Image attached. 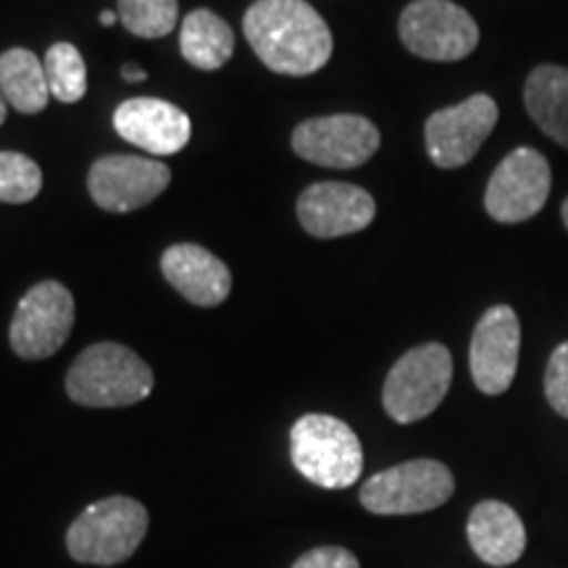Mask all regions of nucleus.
<instances>
[{"label": "nucleus", "mask_w": 568, "mask_h": 568, "mask_svg": "<svg viewBox=\"0 0 568 568\" xmlns=\"http://www.w3.org/2000/svg\"><path fill=\"white\" fill-rule=\"evenodd\" d=\"M453 382V355L445 345L424 343L389 368L382 403L397 424L422 422L435 414Z\"/></svg>", "instance_id": "obj_5"}, {"label": "nucleus", "mask_w": 568, "mask_h": 568, "mask_svg": "<svg viewBox=\"0 0 568 568\" xmlns=\"http://www.w3.org/2000/svg\"><path fill=\"white\" fill-rule=\"evenodd\" d=\"M122 74H124V80H126V82H145V80H148L145 69L138 67V63H124Z\"/></svg>", "instance_id": "obj_26"}, {"label": "nucleus", "mask_w": 568, "mask_h": 568, "mask_svg": "<svg viewBox=\"0 0 568 568\" xmlns=\"http://www.w3.org/2000/svg\"><path fill=\"white\" fill-rule=\"evenodd\" d=\"M382 134L372 119L358 113H335L297 124L293 151L301 159L326 169H355L379 151Z\"/></svg>", "instance_id": "obj_10"}, {"label": "nucleus", "mask_w": 568, "mask_h": 568, "mask_svg": "<svg viewBox=\"0 0 568 568\" xmlns=\"http://www.w3.org/2000/svg\"><path fill=\"white\" fill-rule=\"evenodd\" d=\"M403 45L426 61H460L479 45V27L471 13L453 0H414L397 21Z\"/></svg>", "instance_id": "obj_7"}, {"label": "nucleus", "mask_w": 568, "mask_h": 568, "mask_svg": "<svg viewBox=\"0 0 568 568\" xmlns=\"http://www.w3.org/2000/svg\"><path fill=\"white\" fill-rule=\"evenodd\" d=\"M293 568H361V564L351 550L337 548V545H324V548H314L297 558Z\"/></svg>", "instance_id": "obj_25"}, {"label": "nucleus", "mask_w": 568, "mask_h": 568, "mask_svg": "<svg viewBox=\"0 0 568 568\" xmlns=\"http://www.w3.org/2000/svg\"><path fill=\"white\" fill-rule=\"evenodd\" d=\"M0 92L19 113H40L51 101L42 61L27 48H11L0 55Z\"/></svg>", "instance_id": "obj_20"}, {"label": "nucleus", "mask_w": 568, "mask_h": 568, "mask_svg": "<svg viewBox=\"0 0 568 568\" xmlns=\"http://www.w3.org/2000/svg\"><path fill=\"white\" fill-rule=\"evenodd\" d=\"M119 21L126 32L145 40L166 38L180 21L176 0H119Z\"/></svg>", "instance_id": "obj_22"}, {"label": "nucleus", "mask_w": 568, "mask_h": 568, "mask_svg": "<svg viewBox=\"0 0 568 568\" xmlns=\"http://www.w3.org/2000/svg\"><path fill=\"white\" fill-rule=\"evenodd\" d=\"M42 190V172L30 155L0 151V203H30Z\"/></svg>", "instance_id": "obj_23"}, {"label": "nucleus", "mask_w": 568, "mask_h": 568, "mask_svg": "<svg viewBox=\"0 0 568 568\" xmlns=\"http://www.w3.org/2000/svg\"><path fill=\"white\" fill-rule=\"evenodd\" d=\"M172 182L166 163L142 155H103L90 166V197L111 213H130L153 203Z\"/></svg>", "instance_id": "obj_12"}, {"label": "nucleus", "mask_w": 568, "mask_h": 568, "mask_svg": "<svg viewBox=\"0 0 568 568\" xmlns=\"http://www.w3.org/2000/svg\"><path fill=\"white\" fill-rule=\"evenodd\" d=\"M521 351V324L510 305H493L477 322L468 351L474 385L485 395H503L514 385Z\"/></svg>", "instance_id": "obj_13"}, {"label": "nucleus", "mask_w": 568, "mask_h": 568, "mask_svg": "<svg viewBox=\"0 0 568 568\" xmlns=\"http://www.w3.org/2000/svg\"><path fill=\"white\" fill-rule=\"evenodd\" d=\"M180 51L184 61L201 71L222 69L234 53V32L222 17L209 9L187 13L182 21Z\"/></svg>", "instance_id": "obj_19"}, {"label": "nucleus", "mask_w": 568, "mask_h": 568, "mask_svg": "<svg viewBox=\"0 0 568 568\" xmlns=\"http://www.w3.org/2000/svg\"><path fill=\"white\" fill-rule=\"evenodd\" d=\"M497 119H500L497 103L485 92L432 113L424 126L426 153L432 163L439 169L466 166L493 134Z\"/></svg>", "instance_id": "obj_11"}, {"label": "nucleus", "mask_w": 568, "mask_h": 568, "mask_svg": "<svg viewBox=\"0 0 568 568\" xmlns=\"http://www.w3.org/2000/svg\"><path fill=\"white\" fill-rule=\"evenodd\" d=\"M42 67H45L51 98L61 103L82 101L88 92V67H84L82 53L71 42H55L48 48Z\"/></svg>", "instance_id": "obj_21"}, {"label": "nucleus", "mask_w": 568, "mask_h": 568, "mask_svg": "<svg viewBox=\"0 0 568 568\" xmlns=\"http://www.w3.org/2000/svg\"><path fill=\"white\" fill-rule=\"evenodd\" d=\"M119 21V13L116 11H103L101 13V24L103 27H113Z\"/></svg>", "instance_id": "obj_27"}, {"label": "nucleus", "mask_w": 568, "mask_h": 568, "mask_svg": "<svg viewBox=\"0 0 568 568\" xmlns=\"http://www.w3.org/2000/svg\"><path fill=\"white\" fill-rule=\"evenodd\" d=\"M524 105L539 132L568 151V69L542 63L527 77Z\"/></svg>", "instance_id": "obj_18"}, {"label": "nucleus", "mask_w": 568, "mask_h": 568, "mask_svg": "<svg viewBox=\"0 0 568 568\" xmlns=\"http://www.w3.org/2000/svg\"><path fill=\"white\" fill-rule=\"evenodd\" d=\"M113 130L140 151L174 155L190 142L193 124L180 105L161 98H130L113 113Z\"/></svg>", "instance_id": "obj_15"}, {"label": "nucleus", "mask_w": 568, "mask_h": 568, "mask_svg": "<svg viewBox=\"0 0 568 568\" xmlns=\"http://www.w3.org/2000/svg\"><path fill=\"white\" fill-rule=\"evenodd\" d=\"M290 456L305 479L324 489H345L364 471V447L345 422L326 414L297 418L290 432Z\"/></svg>", "instance_id": "obj_4"}, {"label": "nucleus", "mask_w": 568, "mask_h": 568, "mask_svg": "<svg viewBox=\"0 0 568 568\" xmlns=\"http://www.w3.org/2000/svg\"><path fill=\"white\" fill-rule=\"evenodd\" d=\"M560 219H564L566 230H568V197L564 201V205H560Z\"/></svg>", "instance_id": "obj_29"}, {"label": "nucleus", "mask_w": 568, "mask_h": 568, "mask_svg": "<svg viewBox=\"0 0 568 568\" xmlns=\"http://www.w3.org/2000/svg\"><path fill=\"white\" fill-rule=\"evenodd\" d=\"M148 535V510L126 495L103 497L77 516L67 531L69 556L80 564L119 566Z\"/></svg>", "instance_id": "obj_3"}, {"label": "nucleus", "mask_w": 568, "mask_h": 568, "mask_svg": "<svg viewBox=\"0 0 568 568\" xmlns=\"http://www.w3.org/2000/svg\"><path fill=\"white\" fill-rule=\"evenodd\" d=\"M545 397L558 416L568 418V343L552 351L545 368Z\"/></svg>", "instance_id": "obj_24"}, {"label": "nucleus", "mask_w": 568, "mask_h": 568, "mask_svg": "<svg viewBox=\"0 0 568 568\" xmlns=\"http://www.w3.org/2000/svg\"><path fill=\"white\" fill-rule=\"evenodd\" d=\"M153 368L119 343H98L77 355L67 374V393L88 408H124L153 393Z\"/></svg>", "instance_id": "obj_2"}, {"label": "nucleus", "mask_w": 568, "mask_h": 568, "mask_svg": "<svg viewBox=\"0 0 568 568\" xmlns=\"http://www.w3.org/2000/svg\"><path fill=\"white\" fill-rule=\"evenodd\" d=\"M552 187L550 163L535 148H516L497 163L485 190V209L497 224H521L545 209Z\"/></svg>", "instance_id": "obj_9"}, {"label": "nucleus", "mask_w": 568, "mask_h": 568, "mask_svg": "<svg viewBox=\"0 0 568 568\" xmlns=\"http://www.w3.org/2000/svg\"><path fill=\"white\" fill-rule=\"evenodd\" d=\"M161 272L184 301L201 308H216L232 293L230 268L201 245H172L161 255Z\"/></svg>", "instance_id": "obj_16"}, {"label": "nucleus", "mask_w": 568, "mask_h": 568, "mask_svg": "<svg viewBox=\"0 0 568 568\" xmlns=\"http://www.w3.org/2000/svg\"><path fill=\"white\" fill-rule=\"evenodd\" d=\"M245 40L266 69L308 77L332 59L329 24L305 0H255L243 19Z\"/></svg>", "instance_id": "obj_1"}, {"label": "nucleus", "mask_w": 568, "mask_h": 568, "mask_svg": "<svg viewBox=\"0 0 568 568\" xmlns=\"http://www.w3.org/2000/svg\"><path fill=\"white\" fill-rule=\"evenodd\" d=\"M376 216L374 197L358 184L316 182L297 197V219L314 237L335 240L364 232Z\"/></svg>", "instance_id": "obj_14"}, {"label": "nucleus", "mask_w": 568, "mask_h": 568, "mask_svg": "<svg viewBox=\"0 0 568 568\" xmlns=\"http://www.w3.org/2000/svg\"><path fill=\"white\" fill-rule=\"evenodd\" d=\"M468 542L487 566H510L527 550V529L500 500H485L468 516Z\"/></svg>", "instance_id": "obj_17"}, {"label": "nucleus", "mask_w": 568, "mask_h": 568, "mask_svg": "<svg viewBox=\"0 0 568 568\" xmlns=\"http://www.w3.org/2000/svg\"><path fill=\"white\" fill-rule=\"evenodd\" d=\"M74 297L61 282H40L21 297L9 339L24 361H42L59 353L74 329Z\"/></svg>", "instance_id": "obj_8"}, {"label": "nucleus", "mask_w": 568, "mask_h": 568, "mask_svg": "<svg viewBox=\"0 0 568 568\" xmlns=\"http://www.w3.org/2000/svg\"><path fill=\"white\" fill-rule=\"evenodd\" d=\"M456 479L439 460L418 458L374 474L361 487V503L376 516L426 514L450 500Z\"/></svg>", "instance_id": "obj_6"}, {"label": "nucleus", "mask_w": 568, "mask_h": 568, "mask_svg": "<svg viewBox=\"0 0 568 568\" xmlns=\"http://www.w3.org/2000/svg\"><path fill=\"white\" fill-rule=\"evenodd\" d=\"M6 116H9V103H6L3 92H0V124L6 122Z\"/></svg>", "instance_id": "obj_28"}]
</instances>
